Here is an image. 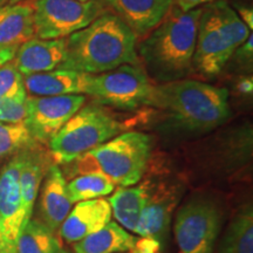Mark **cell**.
I'll return each instance as SVG.
<instances>
[{
    "mask_svg": "<svg viewBox=\"0 0 253 253\" xmlns=\"http://www.w3.org/2000/svg\"><path fill=\"white\" fill-rule=\"evenodd\" d=\"M67 52V38L39 39L32 38L15 53L13 62L18 71L26 75L54 71L63 62Z\"/></svg>",
    "mask_w": 253,
    "mask_h": 253,
    "instance_id": "13",
    "label": "cell"
},
{
    "mask_svg": "<svg viewBox=\"0 0 253 253\" xmlns=\"http://www.w3.org/2000/svg\"><path fill=\"white\" fill-rule=\"evenodd\" d=\"M27 149L19 151L0 170V217L7 239L17 245L19 233L25 226L21 201L20 171Z\"/></svg>",
    "mask_w": 253,
    "mask_h": 253,
    "instance_id": "11",
    "label": "cell"
},
{
    "mask_svg": "<svg viewBox=\"0 0 253 253\" xmlns=\"http://www.w3.org/2000/svg\"><path fill=\"white\" fill-rule=\"evenodd\" d=\"M84 102V95L27 96L24 123L31 137L36 142L48 143Z\"/></svg>",
    "mask_w": 253,
    "mask_h": 253,
    "instance_id": "10",
    "label": "cell"
},
{
    "mask_svg": "<svg viewBox=\"0 0 253 253\" xmlns=\"http://www.w3.org/2000/svg\"><path fill=\"white\" fill-rule=\"evenodd\" d=\"M115 190V184L108 177L96 172L81 173L67 183V191L73 204L108 196Z\"/></svg>",
    "mask_w": 253,
    "mask_h": 253,
    "instance_id": "24",
    "label": "cell"
},
{
    "mask_svg": "<svg viewBox=\"0 0 253 253\" xmlns=\"http://www.w3.org/2000/svg\"><path fill=\"white\" fill-rule=\"evenodd\" d=\"M20 1H24V0H8V4H17Z\"/></svg>",
    "mask_w": 253,
    "mask_h": 253,
    "instance_id": "35",
    "label": "cell"
},
{
    "mask_svg": "<svg viewBox=\"0 0 253 253\" xmlns=\"http://www.w3.org/2000/svg\"><path fill=\"white\" fill-rule=\"evenodd\" d=\"M202 7L182 11L173 5L163 20L144 38L138 53L148 77L160 84L183 80L192 72Z\"/></svg>",
    "mask_w": 253,
    "mask_h": 253,
    "instance_id": "2",
    "label": "cell"
},
{
    "mask_svg": "<svg viewBox=\"0 0 253 253\" xmlns=\"http://www.w3.org/2000/svg\"><path fill=\"white\" fill-rule=\"evenodd\" d=\"M214 0H175V5L182 11H190L197 7H202L209 2H212Z\"/></svg>",
    "mask_w": 253,
    "mask_h": 253,
    "instance_id": "31",
    "label": "cell"
},
{
    "mask_svg": "<svg viewBox=\"0 0 253 253\" xmlns=\"http://www.w3.org/2000/svg\"><path fill=\"white\" fill-rule=\"evenodd\" d=\"M49 166L47 157L39 149H37L36 144L28 148L20 171L21 201H23L25 224L31 219L41 182Z\"/></svg>",
    "mask_w": 253,
    "mask_h": 253,
    "instance_id": "20",
    "label": "cell"
},
{
    "mask_svg": "<svg viewBox=\"0 0 253 253\" xmlns=\"http://www.w3.org/2000/svg\"><path fill=\"white\" fill-rule=\"evenodd\" d=\"M15 53H17V49L15 48H4V47H0V66L12 61L14 59Z\"/></svg>",
    "mask_w": 253,
    "mask_h": 253,
    "instance_id": "33",
    "label": "cell"
},
{
    "mask_svg": "<svg viewBox=\"0 0 253 253\" xmlns=\"http://www.w3.org/2000/svg\"><path fill=\"white\" fill-rule=\"evenodd\" d=\"M239 89L244 93H251L252 90V80L251 79H245L239 84Z\"/></svg>",
    "mask_w": 253,
    "mask_h": 253,
    "instance_id": "34",
    "label": "cell"
},
{
    "mask_svg": "<svg viewBox=\"0 0 253 253\" xmlns=\"http://www.w3.org/2000/svg\"><path fill=\"white\" fill-rule=\"evenodd\" d=\"M26 114V101L0 100V122L21 123Z\"/></svg>",
    "mask_w": 253,
    "mask_h": 253,
    "instance_id": "27",
    "label": "cell"
},
{
    "mask_svg": "<svg viewBox=\"0 0 253 253\" xmlns=\"http://www.w3.org/2000/svg\"><path fill=\"white\" fill-rule=\"evenodd\" d=\"M34 0L0 7V47L18 49L34 38Z\"/></svg>",
    "mask_w": 253,
    "mask_h": 253,
    "instance_id": "18",
    "label": "cell"
},
{
    "mask_svg": "<svg viewBox=\"0 0 253 253\" xmlns=\"http://www.w3.org/2000/svg\"><path fill=\"white\" fill-rule=\"evenodd\" d=\"M36 144L26 126L21 123L0 122V157L17 154Z\"/></svg>",
    "mask_w": 253,
    "mask_h": 253,
    "instance_id": "25",
    "label": "cell"
},
{
    "mask_svg": "<svg viewBox=\"0 0 253 253\" xmlns=\"http://www.w3.org/2000/svg\"><path fill=\"white\" fill-rule=\"evenodd\" d=\"M147 197L148 190L143 185L121 186L108 198L112 216L122 227L135 233Z\"/></svg>",
    "mask_w": 253,
    "mask_h": 253,
    "instance_id": "21",
    "label": "cell"
},
{
    "mask_svg": "<svg viewBox=\"0 0 253 253\" xmlns=\"http://www.w3.org/2000/svg\"><path fill=\"white\" fill-rule=\"evenodd\" d=\"M6 2H8V0H0V7H1V6H4Z\"/></svg>",
    "mask_w": 253,
    "mask_h": 253,
    "instance_id": "36",
    "label": "cell"
},
{
    "mask_svg": "<svg viewBox=\"0 0 253 253\" xmlns=\"http://www.w3.org/2000/svg\"><path fill=\"white\" fill-rule=\"evenodd\" d=\"M218 253H253V212L243 208L231 220L220 239Z\"/></svg>",
    "mask_w": 253,
    "mask_h": 253,
    "instance_id": "22",
    "label": "cell"
},
{
    "mask_svg": "<svg viewBox=\"0 0 253 253\" xmlns=\"http://www.w3.org/2000/svg\"><path fill=\"white\" fill-rule=\"evenodd\" d=\"M149 106L190 132L213 130L231 115L227 89L190 79L156 84Z\"/></svg>",
    "mask_w": 253,
    "mask_h": 253,
    "instance_id": "3",
    "label": "cell"
},
{
    "mask_svg": "<svg viewBox=\"0 0 253 253\" xmlns=\"http://www.w3.org/2000/svg\"><path fill=\"white\" fill-rule=\"evenodd\" d=\"M137 237L110 220L100 230L73 244L75 253H126L137 243Z\"/></svg>",
    "mask_w": 253,
    "mask_h": 253,
    "instance_id": "19",
    "label": "cell"
},
{
    "mask_svg": "<svg viewBox=\"0 0 253 253\" xmlns=\"http://www.w3.org/2000/svg\"><path fill=\"white\" fill-rule=\"evenodd\" d=\"M99 0H34V36L62 39L87 27L102 13Z\"/></svg>",
    "mask_w": 253,
    "mask_h": 253,
    "instance_id": "9",
    "label": "cell"
},
{
    "mask_svg": "<svg viewBox=\"0 0 253 253\" xmlns=\"http://www.w3.org/2000/svg\"><path fill=\"white\" fill-rule=\"evenodd\" d=\"M125 21L137 38L147 37L175 5V0H99Z\"/></svg>",
    "mask_w": 253,
    "mask_h": 253,
    "instance_id": "12",
    "label": "cell"
},
{
    "mask_svg": "<svg viewBox=\"0 0 253 253\" xmlns=\"http://www.w3.org/2000/svg\"><path fill=\"white\" fill-rule=\"evenodd\" d=\"M238 47L232 33L221 21L214 1L202 7L192 71L207 79L217 77Z\"/></svg>",
    "mask_w": 253,
    "mask_h": 253,
    "instance_id": "8",
    "label": "cell"
},
{
    "mask_svg": "<svg viewBox=\"0 0 253 253\" xmlns=\"http://www.w3.org/2000/svg\"><path fill=\"white\" fill-rule=\"evenodd\" d=\"M176 199L175 192L166 188H160L154 195L148 192L135 235L141 238L156 240L158 244L163 245L169 236Z\"/></svg>",
    "mask_w": 253,
    "mask_h": 253,
    "instance_id": "17",
    "label": "cell"
},
{
    "mask_svg": "<svg viewBox=\"0 0 253 253\" xmlns=\"http://www.w3.org/2000/svg\"><path fill=\"white\" fill-rule=\"evenodd\" d=\"M221 220V208L213 198L198 196L186 202L175 219L179 253H213Z\"/></svg>",
    "mask_w": 253,
    "mask_h": 253,
    "instance_id": "7",
    "label": "cell"
},
{
    "mask_svg": "<svg viewBox=\"0 0 253 253\" xmlns=\"http://www.w3.org/2000/svg\"><path fill=\"white\" fill-rule=\"evenodd\" d=\"M112 217V209L106 199L79 202L59 227V235L65 242L74 244L108 224Z\"/></svg>",
    "mask_w": 253,
    "mask_h": 253,
    "instance_id": "14",
    "label": "cell"
},
{
    "mask_svg": "<svg viewBox=\"0 0 253 253\" xmlns=\"http://www.w3.org/2000/svg\"><path fill=\"white\" fill-rule=\"evenodd\" d=\"M151 147L149 135L123 132L77 158V170L80 173H101L115 185H135L147 170Z\"/></svg>",
    "mask_w": 253,
    "mask_h": 253,
    "instance_id": "4",
    "label": "cell"
},
{
    "mask_svg": "<svg viewBox=\"0 0 253 253\" xmlns=\"http://www.w3.org/2000/svg\"><path fill=\"white\" fill-rule=\"evenodd\" d=\"M73 203L67 191V182L61 169L56 164H50L45 173L40 194V218L50 230L56 231L68 216Z\"/></svg>",
    "mask_w": 253,
    "mask_h": 253,
    "instance_id": "16",
    "label": "cell"
},
{
    "mask_svg": "<svg viewBox=\"0 0 253 253\" xmlns=\"http://www.w3.org/2000/svg\"><path fill=\"white\" fill-rule=\"evenodd\" d=\"M24 75L15 67L13 60L0 66V100L26 101Z\"/></svg>",
    "mask_w": 253,
    "mask_h": 253,
    "instance_id": "26",
    "label": "cell"
},
{
    "mask_svg": "<svg viewBox=\"0 0 253 253\" xmlns=\"http://www.w3.org/2000/svg\"><path fill=\"white\" fill-rule=\"evenodd\" d=\"M91 77L86 73L56 68L24 77L26 93L30 96H59L87 94Z\"/></svg>",
    "mask_w": 253,
    "mask_h": 253,
    "instance_id": "15",
    "label": "cell"
},
{
    "mask_svg": "<svg viewBox=\"0 0 253 253\" xmlns=\"http://www.w3.org/2000/svg\"><path fill=\"white\" fill-rule=\"evenodd\" d=\"M136 46L137 37L125 21L104 12L67 38L66 58L59 68L97 75L122 65H137Z\"/></svg>",
    "mask_w": 253,
    "mask_h": 253,
    "instance_id": "1",
    "label": "cell"
},
{
    "mask_svg": "<svg viewBox=\"0 0 253 253\" xmlns=\"http://www.w3.org/2000/svg\"><path fill=\"white\" fill-rule=\"evenodd\" d=\"M155 84L140 63L122 65L91 77L87 95L100 106L132 110L149 106Z\"/></svg>",
    "mask_w": 253,
    "mask_h": 253,
    "instance_id": "6",
    "label": "cell"
},
{
    "mask_svg": "<svg viewBox=\"0 0 253 253\" xmlns=\"http://www.w3.org/2000/svg\"><path fill=\"white\" fill-rule=\"evenodd\" d=\"M79 1H90V0H79Z\"/></svg>",
    "mask_w": 253,
    "mask_h": 253,
    "instance_id": "37",
    "label": "cell"
},
{
    "mask_svg": "<svg viewBox=\"0 0 253 253\" xmlns=\"http://www.w3.org/2000/svg\"><path fill=\"white\" fill-rule=\"evenodd\" d=\"M122 123L100 104L81 107L48 142L52 157L67 164L120 135Z\"/></svg>",
    "mask_w": 253,
    "mask_h": 253,
    "instance_id": "5",
    "label": "cell"
},
{
    "mask_svg": "<svg viewBox=\"0 0 253 253\" xmlns=\"http://www.w3.org/2000/svg\"><path fill=\"white\" fill-rule=\"evenodd\" d=\"M252 50H253V46H252V36L250 34V37L246 39L244 42L240 45L238 48L236 49V52L233 53V55H237V60L240 62H245V63H251L252 61Z\"/></svg>",
    "mask_w": 253,
    "mask_h": 253,
    "instance_id": "29",
    "label": "cell"
},
{
    "mask_svg": "<svg viewBox=\"0 0 253 253\" xmlns=\"http://www.w3.org/2000/svg\"><path fill=\"white\" fill-rule=\"evenodd\" d=\"M237 14L239 15V18L244 21V24L248 26L250 31L252 30L253 26V11L252 8L248 7H238V11H236Z\"/></svg>",
    "mask_w": 253,
    "mask_h": 253,
    "instance_id": "32",
    "label": "cell"
},
{
    "mask_svg": "<svg viewBox=\"0 0 253 253\" xmlns=\"http://www.w3.org/2000/svg\"><path fill=\"white\" fill-rule=\"evenodd\" d=\"M128 253H161V245L156 240L138 238L136 245Z\"/></svg>",
    "mask_w": 253,
    "mask_h": 253,
    "instance_id": "28",
    "label": "cell"
},
{
    "mask_svg": "<svg viewBox=\"0 0 253 253\" xmlns=\"http://www.w3.org/2000/svg\"><path fill=\"white\" fill-rule=\"evenodd\" d=\"M0 253H18L17 245L9 242L5 235L1 217H0Z\"/></svg>",
    "mask_w": 253,
    "mask_h": 253,
    "instance_id": "30",
    "label": "cell"
},
{
    "mask_svg": "<svg viewBox=\"0 0 253 253\" xmlns=\"http://www.w3.org/2000/svg\"><path fill=\"white\" fill-rule=\"evenodd\" d=\"M18 253H63L54 231L38 219H30L17 240Z\"/></svg>",
    "mask_w": 253,
    "mask_h": 253,
    "instance_id": "23",
    "label": "cell"
}]
</instances>
